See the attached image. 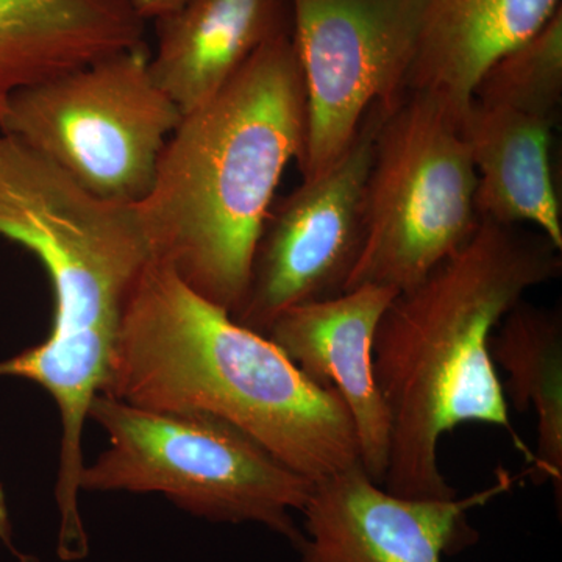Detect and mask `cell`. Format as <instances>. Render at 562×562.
Listing matches in <instances>:
<instances>
[{
	"mask_svg": "<svg viewBox=\"0 0 562 562\" xmlns=\"http://www.w3.org/2000/svg\"><path fill=\"white\" fill-rule=\"evenodd\" d=\"M562 273L561 250L541 232L482 221L461 247L387 306L373 341L375 379L391 417L383 487L409 498H452L439 441L468 422L517 436L492 360L501 322L528 291Z\"/></svg>",
	"mask_w": 562,
	"mask_h": 562,
	"instance_id": "cell-1",
	"label": "cell"
},
{
	"mask_svg": "<svg viewBox=\"0 0 562 562\" xmlns=\"http://www.w3.org/2000/svg\"><path fill=\"white\" fill-rule=\"evenodd\" d=\"M102 394L155 412H201L247 432L317 483L360 464L349 409L261 333L151 260L122 317Z\"/></svg>",
	"mask_w": 562,
	"mask_h": 562,
	"instance_id": "cell-2",
	"label": "cell"
},
{
	"mask_svg": "<svg viewBox=\"0 0 562 562\" xmlns=\"http://www.w3.org/2000/svg\"><path fill=\"white\" fill-rule=\"evenodd\" d=\"M306 94L292 33L183 114L136 206L151 258L235 316L284 169L301 160Z\"/></svg>",
	"mask_w": 562,
	"mask_h": 562,
	"instance_id": "cell-3",
	"label": "cell"
},
{
	"mask_svg": "<svg viewBox=\"0 0 562 562\" xmlns=\"http://www.w3.org/2000/svg\"><path fill=\"white\" fill-rule=\"evenodd\" d=\"M0 236L38 258L54 291L46 341L0 364L44 387L60 409L55 498L60 527L79 528L85 422L109 380L125 306L151 251L135 205L102 201L0 133Z\"/></svg>",
	"mask_w": 562,
	"mask_h": 562,
	"instance_id": "cell-4",
	"label": "cell"
},
{
	"mask_svg": "<svg viewBox=\"0 0 562 562\" xmlns=\"http://www.w3.org/2000/svg\"><path fill=\"white\" fill-rule=\"evenodd\" d=\"M90 419L110 438L81 491L166 495L211 522L260 524L297 549L301 513L314 483L277 460L251 436L201 412H155L95 395Z\"/></svg>",
	"mask_w": 562,
	"mask_h": 562,
	"instance_id": "cell-5",
	"label": "cell"
},
{
	"mask_svg": "<svg viewBox=\"0 0 562 562\" xmlns=\"http://www.w3.org/2000/svg\"><path fill=\"white\" fill-rule=\"evenodd\" d=\"M476 172L460 122L408 90L384 106L366 190V235L347 290L408 291L479 231Z\"/></svg>",
	"mask_w": 562,
	"mask_h": 562,
	"instance_id": "cell-6",
	"label": "cell"
},
{
	"mask_svg": "<svg viewBox=\"0 0 562 562\" xmlns=\"http://www.w3.org/2000/svg\"><path fill=\"white\" fill-rule=\"evenodd\" d=\"M149 61L140 43L22 88L7 102L0 133L95 198L138 205L183 117Z\"/></svg>",
	"mask_w": 562,
	"mask_h": 562,
	"instance_id": "cell-7",
	"label": "cell"
},
{
	"mask_svg": "<svg viewBox=\"0 0 562 562\" xmlns=\"http://www.w3.org/2000/svg\"><path fill=\"white\" fill-rule=\"evenodd\" d=\"M425 0H292V40L306 94L303 179L349 149L375 103L408 91Z\"/></svg>",
	"mask_w": 562,
	"mask_h": 562,
	"instance_id": "cell-8",
	"label": "cell"
},
{
	"mask_svg": "<svg viewBox=\"0 0 562 562\" xmlns=\"http://www.w3.org/2000/svg\"><path fill=\"white\" fill-rule=\"evenodd\" d=\"M383 103H375L335 165L271 210L255 250L249 290L233 319L266 335L303 303L346 292L364 244L366 190Z\"/></svg>",
	"mask_w": 562,
	"mask_h": 562,
	"instance_id": "cell-9",
	"label": "cell"
},
{
	"mask_svg": "<svg viewBox=\"0 0 562 562\" xmlns=\"http://www.w3.org/2000/svg\"><path fill=\"white\" fill-rule=\"evenodd\" d=\"M498 471L468 497L409 498L369 479L360 464L314 483L301 512V562H442L479 541L469 512L512 490Z\"/></svg>",
	"mask_w": 562,
	"mask_h": 562,
	"instance_id": "cell-10",
	"label": "cell"
},
{
	"mask_svg": "<svg viewBox=\"0 0 562 562\" xmlns=\"http://www.w3.org/2000/svg\"><path fill=\"white\" fill-rule=\"evenodd\" d=\"M397 294L392 288L364 284L338 297L294 306L266 333L310 380L339 392L353 422L362 469L382 486L391 417L375 379L373 341Z\"/></svg>",
	"mask_w": 562,
	"mask_h": 562,
	"instance_id": "cell-11",
	"label": "cell"
},
{
	"mask_svg": "<svg viewBox=\"0 0 562 562\" xmlns=\"http://www.w3.org/2000/svg\"><path fill=\"white\" fill-rule=\"evenodd\" d=\"M157 27L151 76L187 114L210 101L269 41L292 33V0H187Z\"/></svg>",
	"mask_w": 562,
	"mask_h": 562,
	"instance_id": "cell-12",
	"label": "cell"
},
{
	"mask_svg": "<svg viewBox=\"0 0 562 562\" xmlns=\"http://www.w3.org/2000/svg\"><path fill=\"white\" fill-rule=\"evenodd\" d=\"M131 0H0V116L14 92L144 43Z\"/></svg>",
	"mask_w": 562,
	"mask_h": 562,
	"instance_id": "cell-13",
	"label": "cell"
},
{
	"mask_svg": "<svg viewBox=\"0 0 562 562\" xmlns=\"http://www.w3.org/2000/svg\"><path fill=\"white\" fill-rule=\"evenodd\" d=\"M476 172L480 220L535 225L562 250V213L552 171L554 124L472 99L460 121Z\"/></svg>",
	"mask_w": 562,
	"mask_h": 562,
	"instance_id": "cell-14",
	"label": "cell"
},
{
	"mask_svg": "<svg viewBox=\"0 0 562 562\" xmlns=\"http://www.w3.org/2000/svg\"><path fill=\"white\" fill-rule=\"evenodd\" d=\"M560 7L561 0H425L408 90L435 95L460 122L484 70Z\"/></svg>",
	"mask_w": 562,
	"mask_h": 562,
	"instance_id": "cell-15",
	"label": "cell"
},
{
	"mask_svg": "<svg viewBox=\"0 0 562 562\" xmlns=\"http://www.w3.org/2000/svg\"><path fill=\"white\" fill-rule=\"evenodd\" d=\"M492 360L506 372L505 394L517 413L535 412L538 446L525 475L552 483L562 498V312L522 301L491 341Z\"/></svg>",
	"mask_w": 562,
	"mask_h": 562,
	"instance_id": "cell-16",
	"label": "cell"
},
{
	"mask_svg": "<svg viewBox=\"0 0 562 562\" xmlns=\"http://www.w3.org/2000/svg\"><path fill=\"white\" fill-rule=\"evenodd\" d=\"M472 99L557 124L562 101V7L541 31L484 70Z\"/></svg>",
	"mask_w": 562,
	"mask_h": 562,
	"instance_id": "cell-17",
	"label": "cell"
},
{
	"mask_svg": "<svg viewBox=\"0 0 562 562\" xmlns=\"http://www.w3.org/2000/svg\"><path fill=\"white\" fill-rule=\"evenodd\" d=\"M131 2L140 20L157 22L179 10L187 0H131Z\"/></svg>",
	"mask_w": 562,
	"mask_h": 562,
	"instance_id": "cell-18",
	"label": "cell"
},
{
	"mask_svg": "<svg viewBox=\"0 0 562 562\" xmlns=\"http://www.w3.org/2000/svg\"><path fill=\"white\" fill-rule=\"evenodd\" d=\"M0 541L5 542L11 552L18 554L22 561L27 562L20 553L14 550L13 535H11V524L9 517V509H7L5 495H3L2 486H0Z\"/></svg>",
	"mask_w": 562,
	"mask_h": 562,
	"instance_id": "cell-19",
	"label": "cell"
}]
</instances>
